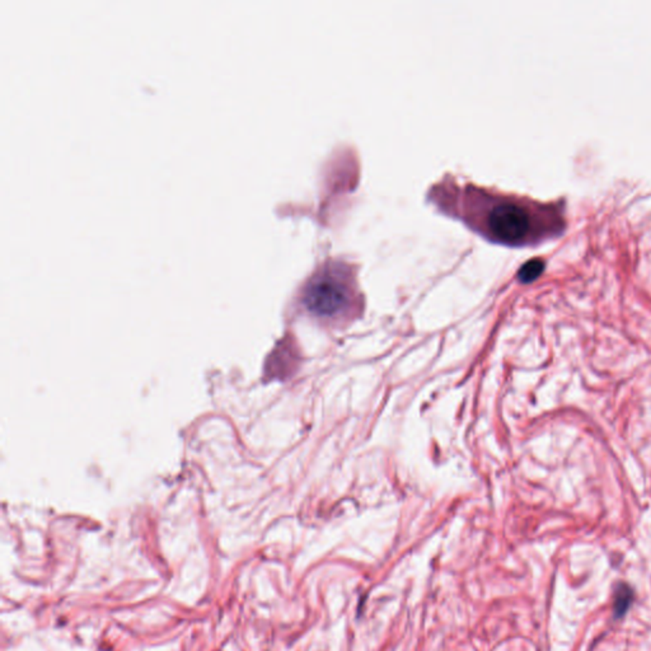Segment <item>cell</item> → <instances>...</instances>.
<instances>
[{
	"label": "cell",
	"mask_w": 651,
	"mask_h": 651,
	"mask_svg": "<svg viewBox=\"0 0 651 651\" xmlns=\"http://www.w3.org/2000/svg\"><path fill=\"white\" fill-rule=\"evenodd\" d=\"M301 301L318 317L340 318L349 314L357 304L350 269L342 263H328L318 270L304 286Z\"/></svg>",
	"instance_id": "obj_2"
},
{
	"label": "cell",
	"mask_w": 651,
	"mask_h": 651,
	"mask_svg": "<svg viewBox=\"0 0 651 651\" xmlns=\"http://www.w3.org/2000/svg\"><path fill=\"white\" fill-rule=\"evenodd\" d=\"M543 268H545V263H543V261L539 260V259L528 261L519 270V279L524 283H529V281L534 280L542 272Z\"/></svg>",
	"instance_id": "obj_4"
},
{
	"label": "cell",
	"mask_w": 651,
	"mask_h": 651,
	"mask_svg": "<svg viewBox=\"0 0 651 651\" xmlns=\"http://www.w3.org/2000/svg\"><path fill=\"white\" fill-rule=\"evenodd\" d=\"M459 188L463 191L459 195L463 203L456 212H462V219L491 241L513 246L532 243L560 228L561 223L550 206L474 186Z\"/></svg>",
	"instance_id": "obj_1"
},
{
	"label": "cell",
	"mask_w": 651,
	"mask_h": 651,
	"mask_svg": "<svg viewBox=\"0 0 651 651\" xmlns=\"http://www.w3.org/2000/svg\"><path fill=\"white\" fill-rule=\"evenodd\" d=\"M634 601V590L627 583L619 581L613 588V617L622 619Z\"/></svg>",
	"instance_id": "obj_3"
}]
</instances>
